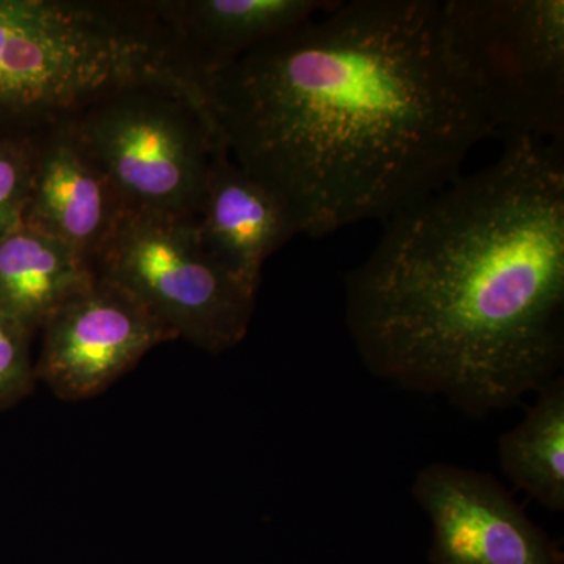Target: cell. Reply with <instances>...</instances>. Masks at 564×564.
I'll return each mask as SVG.
<instances>
[{
	"label": "cell",
	"mask_w": 564,
	"mask_h": 564,
	"mask_svg": "<svg viewBox=\"0 0 564 564\" xmlns=\"http://www.w3.org/2000/svg\"><path fill=\"white\" fill-rule=\"evenodd\" d=\"M384 225L344 281L367 372L475 419L563 373V144L507 139L491 165Z\"/></svg>",
	"instance_id": "cell-2"
},
{
	"label": "cell",
	"mask_w": 564,
	"mask_h": 564,
	"mask_svg": "<svg viewBox=\"0 0 564 564\" xmlns=\"http://www.w3.org/2000/svg\"><path fill=\"white\" fill-rule=\"evenodd\" d=\"M31 195L22 225L95 259L124 207L73 118L33 135Z\"/></svg>",
	"instance_id": "cell-9"
},
{
	"label": "cell",
	"mask_w": 564,
	"mask_h": 564,
	"mask_svg": "<svg viewBox=\"0 0 564 564\" xmlns=\"http://www.w3.org/2000/svg\"><path fill=\"white\" fill-rule=\"evenodd\" d=\"M500 469L552 513L564 511V375L538 392L536 402L497 441Z\"/></svg>",
	"instance_id": "cell-13"
},
{
	"label": "cell",
	"mask_w": 564,
	"mask_h": 564,
	"mask_svg": "<svg viewBox=\"0 0 564 564\" xmlns=\"http://www.w3.org/2000/svg\"><path fill=\"white\" fill-rule=\"evenodd\" d=\"M73 121L124 210L196 217L212 166L226 151L199 85H128Z\"/></svg>",
	"instance_id": "cell-4"
},
{
	"label": "cell",
	"mask_w": 564,
	"mask_h": 564,
	"mask_svg": "<svg viewBox=\"0 0 564 564\" xmlns=\"http://www.w3.org/2000/svg\"><path fill=\"white\" fill-rule=\"evenodd\" d=\"M95 278L90 258L50 234L21 225L0 240V311L32 336Z\"/></svg>",
	"instance_id": "cell-12"
},
{
	"label": "cell",
	"mask_w": 564,
	"mask_h": 564,
	"mask_svg": "<svg viewBox=\"0 0 564 564\" xmlns=\"http://www.w3.org/2000/svg\"><path fill=\"white\" fill-rule=\"evenodd\" d=\"M141 82L198 85L154 2L0 0V133L35 135Z\"/></svg>",
	"instance_id": "cell-3"
},
{
	"label": "cell",
	"mask_w": 564,
	"mask_h": 564,
	"mask_svg": "<svg viewBox=\"0 0 564 564\" xmlns=\"http://www.w3.org/2000/svg\"><path fill=\"white\" fill-rule=\"evenodd\" d=\"M32 339L24 326L0 311V411L28 399L39 383Z\"/></svg>",
	"instance_id": "cell-15"
},
{
	"label": "cell",
	"mask_w": 564,
	"mask_h": 564,
	"mask_svg": "<svg viewBox=\"0 0 564 564\" xmlns=\"http://www.w3.org/2000/svg\"><path fill=\"white\" fill-rule=\"evenodd\" d=\"M339 0H161L154 2L202 79L295 31Z\"/></svg>",
	"instance_id": "cell-11"
},
{
	"label": "cell",
	"mask_w": 564,
	"mask_h": 564,
	"mask_svg": "<svg viewBox=\"0 0 564 564\" xmlns=\"http://www.w3.org/2000/svg\"><path fill=\"white\" fill-rule=\"evenodd\" d=\"M443 14L494 135L563 144V0H444Z\"/></svg>",
	"instance_id": "cell-5"
},
{
	"label": "cell",
	"mask_w": 564,
	"mask_h": 564,
	"mask_svg": "<svg viewBox=\"0 0 564 564\" xmlns=\"http://www.w3.org/2000/svg\"><path fill=\"white\" fill-rule=\"evenodd\" d=\"M93 267L176 339L212 355L231 350L250 329L258 293L210 254L195 217L124 210Z\"/></svg>",
	"instance_id": "cell-6"
},
{
	"label": "cell",
	"mask_w": 564,
	"mask_h": 564,
	"mask_svg": "<svg viewBox=\"0 0 564 564\" xmlns=\"http://www.w3.org/2000/svg\"><path fill=\"white\" fill-rule=\"evenodd\" d=\"M432 524L430 564H563V552L491 474L451 463L411 486Z\"/></svg>",
	"instance_id": "cell-8"
},
{
	"label": "cell",
	"mask_w": 564,
	"mask_h": 564,
	"mask_svg": "<svg viewBox=\"0 0 564 564\" xmlns=\"http://www.w3.org/2000/svg\"><path fill=\"white\" fill-rule=\"evenodd\" d=\"M33 135L0 133V240L20 228L31 195Z\"/></svg>",
	"instance_id": "cell-14"
},
{
	"label": "cell",
	"mask_w": 564,
	"mask_h": 564,
	"mask_svg": "<svg viewBox=\"0 0 564 564\" xmlns=\"http://www.w3.org/2000/svg\"><path fill=\"white\" fill-rule=\"evenodd\" d=\"M40 332L36 380L66 402L99 395L152 348L176 340L131 293L99 276L63 303Z\"/></svg>",
	"instance_id": "cell-7"
},
{
	"label": "cell",
	"mask_w": 564,
	"mask_h": 564,
	"mask_svg": "<svg viewBox=\"0 0 564 564\" xmlns=\"http://www.w3.org/2000/svg\"><path fill=\"white\" fill-rule=\"evenodd\" d=\"M195 221L210 254L254 293L267 259L300 236L284 196L237 165L228 151L212 166Z\"/></svg>",
	"instance_id": "cell-10"
},
{
	"label": "cell",
	"mask_w": 564,
	"mask_h": 564,
	"mask_svg": "<svg viewBox=\"0 0 564 564\" xmlns=\"http://www.w3.org/2000/svg\"><path fill=\"white\" fill-rule=\"evenodd\" d=\"M203 93L229 158L314 239L388 221L494 135L440 0H339L204 77Z\"/></svg>",
	"instance_id": "cell-1"
}]
</instances>
